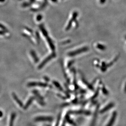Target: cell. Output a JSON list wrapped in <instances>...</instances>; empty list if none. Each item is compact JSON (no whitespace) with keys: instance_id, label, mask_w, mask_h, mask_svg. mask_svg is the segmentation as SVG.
<instances>
[{"instance_id":"6da1fadb","label":"cell","mask_w":126,"mask_h":126,"mask_svg":"<svg viewBox=\"0 0 126 126\" xmlns=\"http://www.w3.org/2000/svg\"><path fill=\"white\" fill-rule=\"evenodd\" d=\"M53 118L51 117L41 116L37 117L35 119L36 121H52Z\"/></svg>"},{"instance_id":"5b68a950","label":"cell","mask_w":126,"mask_h":126,"mask_svg":"<svg viewBox=\"0 0 126 126\" xmlns=\"http://www.w3.org/2000/svg\"><path fill=\"white\" fill-rule=\"evenodd\" d=\"M16 114L15 113H12L11 114L10 119L9 126H13V124L14 122V120L15 119Z\"/></svg>"},{"instance_id":"7c38bea8","label":"cell","mask_w":126,"mask_h":126,"mask_svg":"<svg viewBox=\"0 0 126 126\" xmlns=\"http://www.w3.org/2000/svg\"><path fill=\"white\" fill-rule=\"evenodd\" d=\"M4 32H4L0 30V36H4L5 35V33Z\"/></svg>"},{"instance_id":"3957f363","label":"cell","mask_w":126,"mask_h":126,"mask_svg":"<svg viewBox=\"0 0 126 126\" xmlns=\"http://www.w3.org/2000/svg\"><path fill=\"white\" fill-rule=\"evenodd\" d=\"M12 95L13 98L16 101V102L18 104V105H19L21 107H22L23 106V103L20 100H19L18 97L16 95V94L14 93H12Z\"/></svg>"},{"instance_id":"5bb4252c","label":"cell","mask_w":126,"mask_h":126,"mask_svg":"<svg viewBox=\"0 0 126 126\" xmlns=\"http://www.w3.org/2000/svg\"><path fill=\"white\" fill-rule=\"evenodd\" d=\"M5 0H0V3H2L4 2Z\"/></svg>"},{"instance_id":"277c9868","label":"cell","mask_w":126,"mask_h":126,"mask_svg":"<svg viewBox=\"0 0 126 126\" xmlns=\"http://www.w3.org/2000/svg\"><path fill=\"white\" fill-rule=\"evenodd\" d=\"M53 56H54L52 55V56H49V57L47 58L46 59H45L39 65V66L38 67H39L38 68H39V69H41L42 68V67L46 64V63H48V61L49 60H50L51 58H52V57H53Z\"/></svg>"},{"instance_id":"7a4b0ae2","label":"cell","mask_w":126,"mask_h":126,"mask_svg":"<svg viewBox=\"0 0 126 126\" xmlns=\"http://www.w3.org/2000/svg\"><path fill=\"white\" fill-rule=\"evenodd\" d=\"M47 84L43 83L42 82H30L27 84L28 87H33V86H39V87H45L47 86Z\"/></svg>"},{"instance_id":"ba28073f","label":"cell","mask_w":126,"mask_h":126,"mask_svg":"<svg viewBox=\"0 0 126 126\" xmlns=\"http://www.w3.org/2000/svg\"><path fill=\"white\" fill-rule=\"evenodd\" d=\"M112 106H113V104H112L108 105H107L106 107L104 108L101 111V113H104V112H105V111H108V110H109L111 108Z\"/></svg>"},{"instance_id":"8992f818","label":"cell","mask_w":126,"mask_h":126,"mask_svg":"<svg viewBox=\"0 0 126 126\" xmlns=\"http://www.w3.org/2000/svg\"><path fill=\"white\" fill-rule=\"evenodd\" d=\"M116 113L114 112L113 113V114L112 116V118H111L110 119V121H109V123H108V124L107 126H111V125H113L114 123V120L115 119V117H116Z\"/></svg>"},{"instance_id":"8fae6325","label":"cell","mask_w":126,"mask_h":126,"mask_svg":"<svg viewBox=\"0 0 126 126\" xmlns=\"http://www.w3.org/2000/svg\"><path fill=\"white\" fill-rule=\"evenodd\" d=\"M32 56L34 58V60H35V62L37 63V62H38V59L37 58V56H36V55L34 54V53L32 52Z\"/></svg>"},{"instance_id":"9c48e42d","label":"cell","mask_w":126,"mask_h":126,"mask_svg":"<svg viewBox=\"0 0 126 126\" xmlns=\"http://www.w3.org/2000/svg\"><path fill=\"white\" fill-rule=\"evenodd\" d=\"M86 50V49H82L78 50L77 51H75V52H73V53H71L70 54V56H73L76 55L77 54H79V53H80L82 52H83V51H85Z\"/></svg>"},{"instance_id":"52a82bcc","label":"cell","mask_w":126,"mask_h":126,"mask_svg":"<svg viewBox=\"0 0 126 126\" xmlns=\"http://www.w3.org/2000/svg\"><path fill=\"white\" fill-rule=\"evenodd\" d=\"M33 97H31V98H30L29 99V100H28V101H27V102L26 103V104H25V106L24 107V109L26 110V109H27L29 107L30 105H31V103H32V101H33Z\"/></svg>"},{"instance_id":"4fadbf2b","label":"cell","mask_w":126,"mask_h":126,"mask_svg":"<svg viewBox=\"0 0 126 126\" xmlns=\"http://www.w3.org/2000/svg\"><path fill=\"white\" fill-rule=\"evenodd\" d=\"M3 115V113H2V111H0V118L2 117Z\"/></svg>"},{"instance_id":"30bf717a","label":"cell","mask_w":126,"mask_h":126,"mask_svg":"<svg viewBox=\"0 0 126 126\" xmlns=\"http://www.w3.org/2000/svg\"><path fill=\"white\" fill-rule=\"evenodd\" d=\"M53 83L54 85H55L57 88H58L59 89L61 90H62V89H62V87H61V85H60V84L58 82H56V81H54L53 82Z\"/></svg>"}]
</instances>
